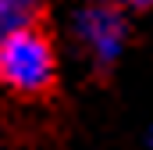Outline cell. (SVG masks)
Wrapping results in <instances>:
<instances>
[{
    "instance_id": "obj_1",
    "label": "cell",
    "mask_w": 153,
    "mask_h": 150,
    "mask_svg": "<svg viewBox=\"0 0 153 150\" xmlns=\"http://www.w3.org/2000/svg\"><path fill=\"white\" fill-rule=\"evenodd\" d=\"M53 75H57L53 46L39 25L22 29L0 43V79L14 93H29V97L46 93L53 86Z\"/></svg>"
},
{
    "instance_id": "obj_2",
    "label": "cell",
    "mask_w": 153,
    "mask_h": 150,
    "mask_svg": "<svg viewBox=\"0 0 153 150\" xmlns=\"http://www.w3.org/2000/svg\"><path fill=\"white\" fill-rule=\"evenodd\" d=\"M78 36L85 43V50L93 54V61L111 64L125 46V18L111 4H89L78 14Z\"/></svg>"
},
{
    "instance_id": "obj_3",
    "label": "cell",
    "mask_w": 153,
    "mask_h": 150,
    "mask_svg": "<svg viewBox=\"0 0 153 150\" xmlns=\"http://www.w3.org/2000/svg\"><path fill=\"white\" fill-rule=\"evenodd\" d=\"M43 18L39 0H0V43L22 29H32Z\"/></svg>"
},
{
    "instance_id": "obj_4",
    "label": "cell",
    "mask_w": 153,
    "mask_h": 150,
    "mask_svg": "<svg viewBox=\"0 0 153 150\" xmlns=\"http://www.w3.org/2000/svg\"><path fill=\"white\" fill-rule=\"evenodd\" d=\"M121 4H125V7H150L153 0H121Z\"/></svg>"
}]
</instances>
